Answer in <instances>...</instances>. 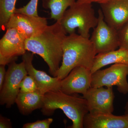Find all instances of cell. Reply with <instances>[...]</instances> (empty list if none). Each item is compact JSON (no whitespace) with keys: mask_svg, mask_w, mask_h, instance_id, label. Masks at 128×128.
I'll return each instance as SVG.
<instances>
[{"mask_svg":"<svg viewBox=\"0 0 128 128\" xmlns=\"http://www.w3.org/2000/svg\"><path fill=\"white\" fill-rule=\"evenodd\" d=\"M60 21L48 25L40 33L26 39V51L40 56L46 62L49 72L57 77L63 57L62 44L67 35Z\"/></svg>","mask_w":128,"mask_h":128,"instance_id":"cell-1","label":"cell"},{"mask_svg":"<svg viewBox=\"0 0 128 128\" xmlns=\"http://www.w3.org/2000/svg\"><path fill=\"white\" fill-rule=\"evenodd\" d=\"M62 48L63 57L57 78L63 80L77 66L91 70L97 54L89 38L75 33L66 35L63 41Z\"/></svg>","mask_w":128,"mask_h":128,"instance_id":"cell-2","label":"cell"},{"mask_svg":"<svg viewBox=\"0 0 128 128\" xmlns=\"http://www.w3.org/2000/svg\"><path fill=\"white\" fill-rule=\"evenodd\" d=\"M76 94L69 95L60 90L47 92L44 95L42 113L44 116H51L56 110L60 109L72 121L70 128H84L83 119L89 112L87 102Z\"/></svg>","mask_w":128,"mask_h":128,"instance_id":"cell-3","label":"cell"},{"mask_svg":"<svg viewBox=\"0 0 128 128\" xmlns=\"http://www.w3.org/2000/svg\"><path fill=\"white\" fill-rule=\"evenodd\" d=\"M92 4L76 2L65 12L60 22L67 34L75 33L78 28L80 35L89 38L90 30L96 28L98 22Z\"/></svg>","mask_w":128,"mask_h":128,"instance_id":"cell-4","label":"cell"},{"mask_svg":"<svg viewBox=\"0 0 128 128\" xmlns=\"http://www.w3.org/2000/svg\"><path fill=\"white\" fill-rule=\"evenodd\" d=\"M128 65L114 64L109 68L98 70L92 74L91 87H117L124 94L128 93Z\"/></svg>","mask_w":128,"mask_h":128,"instance_id":"cell-5","label":"cell"},{"mask_svg":"<svg viewBox=\"0 0 128 128\" xmlns=\"http://www.w3.org/2000/svg\"><path fill=\"white\" fill-rule=\"evenodd\" d=\"M28 73L23 61L19 64L13 61L9 64L6 76L0 90V104L11 107L15 103L20 90L22 81Z\"/></svg>","mask_w":128,"mask_h":128,"instance_id":"cell-6","label":"cell"},{"mask_svg":"<svg viewBox=\"0 0 128 128\" xmlns=\"http://www.w3.org/2000/svg\"><path fill=\"white\" fill-rule=\"evenodd\" d=\"M90 40L94 44L97 54L108 52L119 48L118 31L106 22L101 9L98 10V22Z\"/></svg>","mask_w":128,"mask_h":128,"instance_id":"cell-7","label":"cell"},{"mask_svg":"<svg viewBox=\"0 0 128 128\" xmlns=\"http://www.w3.org/2000/svg\"><path fill=\"white\" fill-rule=\"evenodd\" d=\"M82 97L87 102L90 113H112L114 111L113 87H91Z\"/></svg>","mask_w":128,"mask_h":128,"instance_id":"cell-8","label":"cell"},{"mask_svg":"<svg viewBox=\"0 0 128 128\" xmlns=\"http://www.w3.org/2000/svg\"><path fill=\"white\" fill-rule=\"evenodd\" d=\"M48 26L45 18L15 13L7 24L6 29L15 28L26 39L40 33Z\"/></svg>","mask_w":128,"mask_h":128,"instance_id":"cell-9","label":"cell"},{"mask_svg":"<svg viewBox=\"0 0 128 128\" xmlns=\"http://www.w3.org/2000/svg\"><path fill=\"white\" fill-rule=\"evenodd\" d=\"M92 74L90 70L77 66L61 80L60 91L65 94H85L91 87Z\"/></svg>","mask_w":128,"mask_h":128,"instance_id":"cell-10","label":"cell"},{"mask_svg":"<svg viewBox=\"0 0 128 128\" xmlns=\"http://www.w3.org/2000/svg\"><path fill=\"white\" fill-rule=\"evenodd\" d=\"M34 54L28 51L22 56V59L28 74L35 81L38 90L43 95L49 92L60 90L61 80L57 77H51L44 72L34 68L32 64Z\"/></svg>","mask_w":128,"mask_h":128,"instance_id":"cell-11","label":"cell"},{"mask_svg":"<svg viewBox=\"0 0 128 128\" xmlns=\"http://www.w3.org/2000/svg\"><path fill=\"white\" fill-rule=\"evenodd\" d=\"M104 20L118 31L128 22V0H108L100 4Z\"/></svg>","mask_w":128,"mask_h":128,"instance_id":"cell-12","label":"cell"},{"mask_svg":"<svg viewBox=\"0 0 128 128\" xmlns=\"http://www.w3.org/2000/svg\"><path fill=\"white\" fill-rule=\"evenodd\" d=\"M6 30L0 40V55L9 58L22 56L26 52V38L15 28H9Z\"/></svg>","mask_w":128,"mask_h":128,"instance_id":"cell-13","label":"cell"},{"mask_svg":"<svg viewBox=\"0 0 128 128\" xmlns=\"http://www.w3.org/2000/svg\"><path fill=\"white\" fill-rule=\"evenodd\" d=\"M83 125L85 128H128V122L124 115L88 112L84 117Z\"/></svg>","mask_w":128,"mask_h":128,"instance_id":"cell-14","label":"cell"},{"mask_svg":"<svg viewBox=\"0 0 128 128\" xmlns=\"http://www.w3.org/2000/svg\"><path fill=\"white\" fill-rule=\"evenodd\" d=\"M44 96L38 90L28 93L20 92L16 98L15 103L22 114L28 115L34 110L42 108Z\"/></svg>","mask_w":128,"mask_h":128,"instance_id":"cell-15","label":"cell"},{"mask_svg":"<svg viewBox=\"0 0 128 128\" xmlns=\"http://www.w3.org/2000/svg\"><path fill=\"white\" fill-rule=\"evenodd\" d=\"M112 64L128 65V50L119 48L118 50L98 54L95 57L91 71L93 73L102 67Z\"/></svg>","mask_w":128,"mask_h":128,"instance_id":"cell-16","label":"cell"},{"mask_svg":"<svg viewBox=\"0 0 128 128\" xmlns=\"http://www.w3.org/2000/svg\"><path fill=\"white\" fill-rule=\"evenodd\" d=\"M76 2V0H42V5L44 9L50 10V18L57 22L60 20L67 8Z\"/></svg>","mask_w":128,"mask_h":128,"instance_id":"cell-17","label":"cell"},{"mask_svg":"<svg viewBox=\"0 0 128 128\" xmlns=\"http://www.w3.org/2000/svg\"><path fill=\"white\" fill-rule=\"evenodd\" d=\"M17 0H0V25L6 29L12 17L16 12Z\"/></svg>","mask_w":128,"mask_h":128,"instance_id":"cell-18","label":"cell"},{"mask_svg":"<svg viewBox=\"0 0 128 128\" xmlns=\"http://www.w3.org/2000/svg\"><path fill=\"white\" fill-rule=\"evenodd\" d=\"M39 0H30L26 6L16 8L15 13H21L32 16H38V6Z\"/></svg>","mask_w":128,"mask_h":128,"instance_id":"cell-19","label":"cell"},{"mask_svg":"<svg viewBox=\"0 0 128 128\" xmlns=\"http://www.w3.org/2000/svg\"><path fill=\"white\" fill-rule=\"evenodd\" d=\"M38 90L36 83L32 76L28 74L24 78L20 85V92L28 93Z\"/></svg>","mask_w":128,"mask_h":128,"instance_id":"cell-20","label":"cell"},{"mask_svg":"<svg viewBox=\"0 0 128 128\" xmlns=\"http://www.w3.org/2000/svg\"><path fill=\"white\" fill-rule=\"evenodd\" d=\"M119 48L128 50V22L118 31Z\"/></svg>","mask_w":128,"mask_h":128,"instance_id":"cell-21","label":"cell"},{"mask_svg":"<svg viewBox=\"0 0 128 128\" xmlns=\"http://www.w3.org/2000/svg\"><path fill=\"white\" fill-rule=\"evenodd\" d=\"M53 122L52 118L38 120L32 122L27 123L24 124L23 128H49Z\"/></svg>","mask_w":128,"mask_h":128,"instance_id":"cell-22","label":"cell"},{"mask_svg":"<svg viewBox=\"0 0 128 128\" xmlns=\"http://www.w3.org/2000/svg\"><path fill=\"white\" fill-rule=\"evenodd\" d=\"M0 128H12L10 120L3 116L2 115H0Z\"/></svg>","mask_w":128,"mask_h":128,"instance_id":"cell-23","label":"cell"},{"mask_svg":"<svg viewBox=\"0 0 128 128\" xmlns=\"http://www.w3.org/2000/svg\"><path fill=\"white\" fill-rule=\"evenodd\" d=\"M18 57H6L0 55V65H4L6 66V65L10 64L13 61H16Z\"/></svg>","mask_w":128,"mask_h":128,"instance_id":"cell-24","label":"cell"},{"mask_svg":"<svg viewBox=\"0 0 128 128\" xmlns=\"http://www.w3.org/2000/svg\"><path fill=\"white\" fill-rule=\"evenodd\" d=\"M6 74V71L5 66H0V90L2 89L3 86Z\"/></svg>","mask_w":128,"mask_h":128,"instance_id":"cell-25","label":"cell"},{"mask_svg":"<svg viewBox=\"0 0 128 128\" xmlns=\"http://www.w3.org/2000/svg\"><path fill=\"white\" fill-rule=\"evenodd\" d=\"M108 0H77L76 2L80 4L86 3L92 4V3H98L100 4Z\"/></svg>","mask_w":128,"mask_h":128,"instance_id":"cell-26","label":"cell"},{"mask_svg":"<svg viewBox=\"0 0 128 128\" xmlns=\"http://www.w3.org/2000/svg\"><path fill=\"white\" fill-rule=\"evenodd\" d=\"M125 114L128 113V102L126 104V105L125 106Z\"/></svg>","mask_w":128,"mask_h":128,"instance_id":"cell-27","label":"cell"},{"mask_svg":"<svg viewBox=\"0 0 128 128\" xmlns=\"http://www.w3.org/2000/svg\"><path fill=\"white\" fill-rule=\"evenodd\" d=\"M124 116L126 117V119H127V120H128V113L126 114H124Z\"/></svg>","mask_w":128,"mask_h":128,"instance_id":"cell-28","label":"cell"}]
</instances>
